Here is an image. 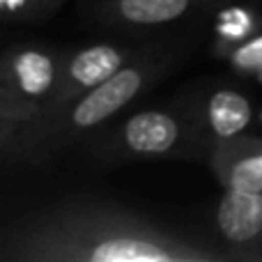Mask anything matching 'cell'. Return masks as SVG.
<instances>
[{
  "label": "cell",
  "instance_id": "cell-1",
  "mask_svg": "<svg viewBox=\"0 0 262 262\" xmlns=\"http://www.w3.org/2000/svg\"><path fill=\"white\" fill-rule=\"evenodd\" d=\"M5 262H216L226 249L97 200H72L32 212L0 237Z\"/></svg>",
  "mask_w": 262,
  "mask_h": 262
},
{
  "label": "cell",
  "instance_id": "cell-2",
  "mask_svg": "<svg viewBox=\"0 0 262 262\" xmlns=\"http://www.w3.org/2000/svg\"><path fill=\"white\" fill-rule=\"evenodd\" d=\"M193 44L195 35L189 30L157 35L118 74L76 97L72 104L21 127L0 131L5 163L46 166L64 152L81 147L83 140L120 118L129 106L147 97L182 62H186Z\"/></svg>",
  "mask_w": 262,
  "mask_h": 262
},
{
  "label": "cell",
  "instance_id": "cell-3",
  "mask_svg": "<svg viewBox=\"0 0 262 262\" xmlns=\"http://www.w3.org/2000/svg\"><path fill=\"white\" fill-rule=\"evenodd\" d=\"M212 138L203 122L193 95L186 92L168 106H145L85 138V157L101 166H115L138 159H191L209 161Z\"/></svg>",
  "mask_w": 262,
  "mask_h": 262
},
{
  "label": "cell",
  "instance_id": "cell-4",
  "mask_svg": "<svg viewBox=\"0 0 262 262\" xmlns=\"http://www.w3.org/2000/svg\"><path fill=\"white\" fill-rule=\"evenodd\" d=\"M69 49L18 41L0 58V131L28 124L51 101Z\"/></svg>",
  "mask_w": 262,
  "mask_h": 262
},
{
  "label": "cell",
  "instance_id": "cell-5",
  "mask_svg": "<svg viewBox=\"0 0 262 262\" xmlns=\"http://www.w3.org/2000/svg\"><path fill=\"white\" fill-rule=\"evenodd\" d=\"M88 26L120 37H157L184 23H200L237 0H76Z\"/></svg>",
  "mask_w": 262,
  "mask_h": 262
},
{
  "label": "cell",
  "instance_id": "cell-6",
  "mask_svg": "<svg viewBox=\"0 0 262 262\" xmlns=\"http://www.w3.org/2000/svg\"><path fill=\"white\" fill-rule=\"evenodd\" d=\"M152 39L154 37H122V39H101L69 49L58 88L37 118L55 113L62 106L72 104L76 97L92 90L95 85L108 81L124 64H129Z\"/></svg>",
  "mask_w": 262,
  "mask_h": 262
},
{
  "label": "cell",
  "instance_id": "cell-7",
  "mask_svg": "<svg viewBox=\"0 0 262 262\" xmlns=\"http://www.w3.org/2000/svg\"><path fill=\"white\" fill-rule=\"evenodd\" d=\"M216 230L230 262H246L262 239V191H223L216 207Z\"/></svg>",
  "mask_w": 262,
  "mask_h": 262
},
{
  "label": "cell",
  "instance_id": "cell-8",
  "mask_svg": "<svg viewBox=\"0 0 262 262\" xmlns=\"http://www.w3.org/2000/svg\"><path fill=\"white\" fill-rule=\"evenodd\" d=\"M193 99L200 108V115H203V122L207 127L214 147L246 134V129L251 127L255 118L251 99L242 90H235L230 85L205 90V95L198 92V95H193Z\"/></svg>",
  "mask_w": 262,
  "mask_h": 262
},
{
  "label": "cell",
  "instance_id": "cell-9",
  "mask_svg": "<svg viewBox=\"0 0 262 262\" xmlns=\"http://www.w3.org/2000/svg\"><path fill=\"white\" fill-rule=\"evenodd\" d=\"M207 163L223 189L262 191V138L258 136L242 134L216 145Z\"/></svg>",
  "mask_w": 262,
  "mask_h": 262
},
{
  "label": "cell",
  "instance_id": "cell-10",
  "mask_svg": "<svg viewBox=\"0 0 262 262\" xmlns=\"http://www.w3.org/2000/svg\"><path fill=\"white\" fill-rule=\"evenodd\" d=\"M262 30V16L258 9H251L244 5V0H237L232 5H226L219 9V23H216V41H214V51L219 55L228 51L230 46H237L239 41L249 39Z\"/></svg>",
  "mask_w": 262,
  "mask_h": 262
},
{
  "label": "cell",
  "instance_id": "cell-11",
  "mask_svg": "<svg viewBox=\"0 0 262 262\" xmlns=\"http://www.w3.org/2000/svg\"><path fill=\"white\" fill-rule=\"evenodd\" d=\"M74 0H0V14L9 26H39Z\"/></svg>",
  "mask_w": 262,
  "mask_h": 262
},
{
  "label": "cell",
  "instance_id": "cell-12",
  "mask_svg": "<svg viewBox=\"0 0 262 262\" xmlns=\"http://www.w3.org/2000/svg\"><path fill=\"white\" fill-rule=\"evenodd\" d=\"M221 58H226L235 67L237 74L258 78L262 74V30L251 35L249 39L239 41L237 46H230L228 51H223Z\"/></svg>",
  "mask_w": 262,
  "mask_h": 262
},
{
  "label": "cell",
  "instance_id": "cell-13",
  "mask_svg": "<svg viewBox=\"0 0 262 262\" xmlns=\"http://www.w3.org/2000/svg\"><path fill=\"white\" fill-rule=\"evenodd\" d=\"M246 262H262V239H260V244L255 246V249L249 253V258H246Z\"/></svg>",
  "mask_w": 262,
  "mask_h": 262
},
{
  "label": "cell",
  "instance_id": "cell-14",
  "mask_svg": "<svg viewBox=\"0 0 262 262\" xmlns=\"http://www.w3.org/2000/svg\"><path fill=\"white\" fill-rule=\"evenodd\" d=\"M260 120H262V115H260Z\"/></svg>",
  "mask_w": 262,
  "mask_h": 262
}]
</instances>
